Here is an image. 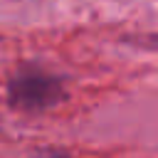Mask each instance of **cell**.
<instances>
[{
  "mask_svg": "<svg viewBox=\"0 0 158 158\" xmlns=\"http://www.w3.org/2000/svg\"><path fill=\"white\" fill-rule=\"evenodd\" d=\"M35 158H67V156H62L59 151H52V153H47V151H44V153H40V156H35Z\"/></svg>",
  "mask_w": 158,
  "mask_h": 158,
  "instance_id": "obj_2",
  "label": "cell"
},
{
  "mask_svg": "<svg viewBox=\"0 0 158 158\" xmlns=\"http://www.w3.org/2000/svg\"><path fill=\"white\" fill-rule=\"evenodd\" d=\"M64 96V81L40 64H20L7 81V104L22 114L47 111Z\"/></svg>",
  "mask_w": 158,
  "mask_h": 158,
  "instance_id": "obj_1",
  "label": "cell"
}]
</instances>
